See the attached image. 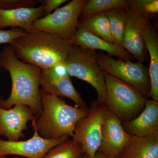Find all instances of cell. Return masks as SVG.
I'll return each mask as SVG.
<instances>
[{"label": "cell", "instance_id": "obj_1", "mask_svg": "<svg viewBox=\"0 0 158 158\" xmlns=\"http://www.w3.org/2000/svg\"><path fill=\"white\" fill-rule=\"evenodd\" d=\"M0 67L9 73L12 83L9 97L4 100L0 95V106L8 110L15 105H25L35 116L40 115L42 110L40 90L42 69L18 59L10 45H5L0 52Z\"/></svg>", "mask_w": 158, "mask_h": 158}, {"label": "cell", "instance_id": "obj_2", "mask_svg": "<svg viewBox=\"0 0 158 158\" xmlns=\"http://www.w3.org/2000/svg\"><path fill=\"white\" fill-rule=\"evenodd\" d=\"M72 45L58 35L40 31L27 33L10 44L18 59L42 70L65 63Z\"/></svg>", "mask_w": 158, "mask_h": 158}, {"label": "cell", "instance_id": "obj_3", "mask_svg": "<svg viewBox=\"0 0 158 158\" xmlns=\"http://www.w3.org/2000/svg\"><path fill=\"white\" fill-rule=\"evenodd\" d=\"M40 95L42 112L32 122L33 128L45 139L56 140L64 136L73 138L77 123L88 115L89 108L71 106L59 97L41 89Z\"/></svg>", "mask_w": 158, "mask_h": 158}, {"label": "cell", "instance_id": "obj_4", "mask_svg": "<svg viewBox=\"0 0 158 158\" xmlns=\"http://www.w3.org/2000/svg\"><path fill=\"white\" fill-rule=\"evenodd\" d=\"M106 98L105 104L122 123L128 122L142 112L147 100L131 85L103 72Z\"/></svg>", "mask_w": 158, "mask_h": 158}, {"label": "cell", "instance_id": "obj_5", "mask_svg": "<svg viewBox=\"0 0 158 158\" xmlns=\"http://www.w3.org/2000/svg\"><path fill=\"white\" fill-rule=\"evenodd\" d=\"M69 76L90 84L97 94L98 102L105 104L106 88L103 71L98 62L96 51L72 45L64 63Z\"/></svg>", "mask_w": 158, "mask_h": 158}, {"label": "cell", "instance_id": "obj_6", "mask_svg": "<svg viewBox=\"0 0 158 158\" xmlns=\"http://www.w3.org/2000/svg\"><path fill=\"white\" fill-rule=\"evenodd\" d=\"M87 0H73L46 16L36 20L33 31H40L58 35L72 43L77 29L79 18Z\"/></svg>", "mask_w": 158, "mask_h": 158}, {"label": "cell", "instance_id": "obj_7", "mask_svg": "<svg viewBox=\"0 0 158 158\" xmlns=\"http://www.w3.org/2000/svg\"><path fill=\"white\" fill-rule=\"evenodd\" d=\"M98 62L103 71L131 85L145 98L149 96V72L143 63L114 59L102 52L98 54Z\"/></svg>", "mask_w": 158, "mask_h": 158}, {"label": "cell", "instance_id": "obj_8", "mask_svg": "<svg viewBox=\"0 0 158 158\" xmlns=\"http://www.w3.org/2000/svg\"><path fill=\"white\" fill-rule=\"evenodd\" d=\"M106 105L93 101L86 117L77 123L74 137L81 144L83 154L95 158L101 141L102 130L107 112Z\"/></svg>", "mask_w": 158, "mask_h": 158}, {"label": "cell", "instance_id": "obj_9", "mask_svg": "<svg viewBox=\"0 0 158 158\" xmlns=\"http://www.w3.org/2000/svg\"><path fill=\"white\" fill-rule=\"evenodd\" d=\"M127 19L123 47L138 62L143 63L147 59L144 35L149 25L148 15L135 7L126 9Z\"/></svg>", "mask_w": 158, "mask_h": 158}, {"label": "cell", "instance_id": "obj_10", "mask_svg": "<svg viewBox=\"0 0 158 158\" xmlns=\"http://www.w3.org/2000/svg\"><path fill=\"white\" fill-rule=\"evenodd\" d=\"M34 134L26 141H9L0 138V158L7 156L27 158H43L50 150L69 138L64 136L56 140H49L40 137L33 128Z\"/></svg>", "mask_w": 158, "mask_h": 158}, {"label": "cell", "instance_id": "obj_11", "mask_svg": "<svg viewBox=\"0 0 158 158\" xmlns=\"http://www.w3.org/2000/svg\"><path fill=\"white\" fill-rule=\"evenodd\" d=\"M131 136L125 131L119 118L107 109L102 127L101 141L98 152L107 158L118 157Z\"/></svg>", "mask_w": 158, "mask_h": 158}, {"label": "cell", "instance_id": "obj_12", "mask_svg": "<svg viewBox=\"0 0 158 158\" xmlns=\"http://www.w3.org/2000/svg\"><path fill=\"white\" fill-rule=\"evenodd\" d=\"M36 117L25 105H15L8 110L0 106V136H5L8 141H19L25 137L23 132L27 129L28 122L34 121Z\"/></svg>", "mask_w": 158, "mask_h": 158}, {"label": "cell", "instance_id": "obj_13", "mask_svg": "<svg viewBox=\"0 0 158 158\" xmlns=\"http://www.w3.org/2000/svg\"><path fill=\"white\" fill-rule=\"evenodd\" d=\"M41 90L45 93L70 99L79 107L88 108L81 94L77 91L70 76L58 74L52 68L41 70L40 78Z\"/></svg>", "mask_w": 158, "mask_h": 158}, {"label": "cell", "instance_id": "obj_14", "mask_svg": "<svg viewBox=\"0 0 158 158\" xmlns=\"http://www.w3.org/2000/svg\"><path fill=\"white\" fill-rule=\"evenodd\" d=\"M122 125L125 131L131 136L158 134V102L147 100L142 112L135 118L123 123Z\"/></svg>", "mask_w": 158, "mask_h": 158}, {"label": "cell", "instance_id": "obj_15", "mask_svg": "<svg viewBox=\"0 0 158 158\" xmlns=\"http://www.w3.org/2000/svg\"><path fill=\"white\" fill-rule=\"evenodd\" d=\"M72 44L84 49L104 51L123 60H131L134 58L123 48L92 34L80 22Z\"/></svg>", "mask_w": 158, "mask_h": 158}, {"label": "cell", "instance_id": "obj_16", "mask_svg": "<svg viewBox=\"0 0 158 158\" xmlns=\"http://www.w3.org/2000/svg\"><path fill=\"white\" fill-rule=\"evenodd\" d=\"M44 16L42 6L35 8L0 9V29L11 27L31 33L33 32L32 26L34 22Z\"/></svg>", "mask_w": 158, "mask_h": 158}, {"label": "cell", "instance_id": "obj_17", "mask_svg": "<svg viewBox=\"0 0 158 158\" xmlns=\"http://www.w3.org/2000/svg\"><path fill=\"white\" fill-rule=\"evenodd\" d=\"M118 158H158V134L131 136Z\"/></svg>", "mask_w": 158, "mask_h": 158}, {"label": "cell", "instance_id": "obj_18", "mask_svg": "<svg viewBox=\"0 0 158 158\" xmlns=\"http://www.w3.org/2000/svg\"><path fill=\"white\" fill-rule=\"evenodd\" d=\"M144 40L150 58L148 69L150 90L148 96L158 102V38L155 30L149 24L144 33Z\"/></svg>", "mask_w": 158, "mask_h": 158}, {"label": "cell", "instance_id": "obj_19", "mask_svg": "<svg viewBox=\"0 0 158 158\" xmlns=\"http://www.w3.org/2000/svg\"><path fill=\"white\" fill-rule=\"evenodd\" d=\"M79 22L92 34L108 42L114 43L109 19L105 12L80 19Z\"/></svg>", "mask_w": 158, "mask_h": 158}, {"label": "cell", "instance_id": "obj_20", "mask_svg": "<svg viewBox=\"0 0 158 158\" xmlns=\"http://www.w3.org/2000/svg\"><path fill=\"white\" fill-rule=\"evenodd\" d=\"M131 6L129 0H88L82 9L80 19L113 9H127Z\"/></svg>", "mask_w": 158, "mask_h": 158}, {"label": "cell", "instance_id": "obj_21", "mask_svg": "<svg viewBox=\"0 0 158 158\" xmlns=\"http://www.w3.org/2000/svg\"><path fill=\"white\" fill-rule=\"evenodd\" d=\"M109 19L114 43L123 48V40L127 19L126 9H116L105 12Z\"/></svg>", "mask_w": 158, "mask_h": 158}, {"label": "cell", "instance_id": "obj_22", "mask_svg": "<svg viewBox=\"0 0 158 158\" xmlns=\"http://www.w3.org/2000/svg\"><path fill=\"white\" fill-rule=\"evenodd\" d=\"M82 154L81 144L76 139L69 138L50 150L43 158H79Z\"/></svg>", "mask_w": 158, "mask_h": 158}, {"label": "cell", "instance_id": "obj_23", "mask_svg": "<svg viewBox=\"0 0 158 158\" xmlns=\"http://www.w3.org/2000/svg\"><path fill=\"white\" fill-rule=\"evenodd\" d=\"M39 1L0 0V9L9 10L19 8H35Z\"/></svg>", "mask_w": 158, "mask_h": 158}, {"label": "cell", "instance_id": "obj_24", "mask_svg": "<svg viewBox=\"0 0 158 158\" xmlns=\"http://www.w3.org/2000/svg\"><path fill=\"white\" fill-rule=\"evenodd\" d=\"M131 2V7H135L148 15L150 13L158 12V0H132Z\"/></svg>", "mask_w": 158, "mask_h": 158}, {"label": "cell", "instance_id": "obj_25", "mask_svg": "<svg viewBox=\"0 0 158 158\" xmlns=\"http://www.w3.org/2000/svg\"><path fill=\"white\" fill-rule=\"evenodd\" d=\"M27 32L22 29L13 28L9 30L0 29V44H11L15 40L27 34Z\"/></svg>", "mask_w": 158, "mask_h": 158}, {"label": "cell", "instance_id": "obj_26", "mask_svg": "<svg viewBox=\"0 0 158 158\" xmlns=\"http://www.w3.org/2000/svg\"><path fill=\"white\" fill-rule=\"evenodd\" d=\"M42 3L44 16L51 14L54 10L58 9L63 3L68 2L67 0H44L39 1Z\"/></svg>", "mask_w": 158, "mask_h": 158}, {"label": "cell", "instance_id": "obj_27", "mask_svg": "<svg viewBox=\"0 0 158 158\" xmlns=\"http://www.w3.org/2000/svg\"><path fill=\"white\" fill-rule=\"evenodd\" d=\"M95 158H107V157L104 155L102 154L101 153L97 152L96 155H95Z\"/></svg>", "mask_w": 158, "mask_h": 158}, {"label": "cell", "instance_id": "obj_28", "mask_svg": "<svg viewBox=\"0 0 158 158\" xmlns=\"http://www.w3.org/2000/svg\"><path fill=\"white\" fill-rule=\"evenodd\" d=\"M79 158H89V157L86 154H83Z\"/></svg>", "mask_w": 158, "mask_h": 158}, {"label": "cell", "instance_id": "obj_29", "mask_svg": "<svg viewBox=\"0 0 158 158\" xmlns=\"http://www.w3.org/2000/svg\"><path fill=\"white\" fill-rule=\"evenodd\" d=\"M14 158H24L23 157H19V156H15V157Z\"/></svg>", "mask_w": 158, "mask_h": 158}, {"label": "cell", "instance_id": "obj_30", "mask_svg": "<svg viewBox=\"0 0 158 158\" xmlns=\"http://www.w3.org/2000/svg\"><path fill=\"white\" fill-rule=\"evenodd\" d=\"M118 158L117 157H110V158Z\"/></svg>", "mask_w": 158, "mask_h": 158}, {"label": "cell", "instance_id": "obj_31", "mask_svg": "<svg viewBox=\"0 0 158 158\" xmlns=\"http://www.w3.org/2000/svg\"><path fill=\"white\" fill-rule=\"evenodd\" d=\"M6 157H1L0 158H6Z\"/></svg>", "mask_w": 158, "mask_h": 158}]
</instances>
